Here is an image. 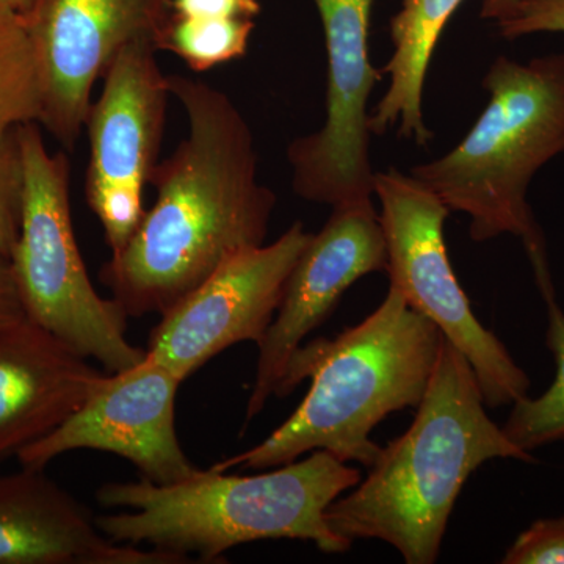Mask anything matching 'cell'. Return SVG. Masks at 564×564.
Here are the masks:
<instances>
[{"mask_svg":"<svg viewBox=\"0 0 564 564\" xmlns=\"http://www.w3.org/2000/svg\"><path fill=\"white\" fill-rule=\"evenodd\" d=\"M188 133L151 177L158 198L101 281L129 318L162 315L237 252L265 243L278 198L258 180L254 135L226 93L174 74Z\"/></svg>","mask_w":564,"mask_h":564,"instance_id":"1","label":"cell"},{"mask_svg":"<svg viewBox=\"0 0 564 564\" xmlns=\"http://www.w3.org/2000/svg\"><path fill=\"white\" fill-rule=\"evenodd\" d=\"M486 408L473 367L444 337L413 423L381 447L364 480L326 508L329 529L351 543L384 541L408 564L436 562L467 478L491 459L533 462Z\"/></svg>","mask_w":564,"mask_h":564,"instance_id":"2","label":"cell"},{"mask_svg":"<svg viewBox=\"0 0 564 564\" xmlns=\"http://www.w3.org/2000/svg\"><path fill=\"white\" fill-rule=\"evenodd\" d=\"M443 339L432 321L389 288L383 303L359 325L336 339L300 347L276 392L289 395L311 378L295 413L261 444L209 469H274L315 451L369 469L381 452L370 434L389 414L419 406Z\"/></svg>","mask_w":564,"mask_h":564,"instance_id":"3","label":"cell"},{"mask_svg":"<svg viewBox=\"0 0 564 564\" xmlns=\"http://www.w3.org/2000/svg\"><path fill=\"white\" fill-rule=\"evenodd\" d=\"M361 481L356 467L326 451L256 475L206 469L174 485L113 481L96 500L122 513L96 518L110 540L215 563L226 552L261 540L311 541L326 554L351 547L326 524L325 513Z\"/></svg>","mask_w":564,"mask_h":564,"instance_id":"4","label":"cell"},{"mask_svg":"<svg viewBox=\"0 0 564 564\" xmlns=\"http://www.w3.org/2000/svg\"><path fill=\"white\" fill-rule=\"evenodd\" d=\"M489 101L473 129L443 158L410 170L451 212L469 217L470 239L519 237L533 273L549 269L530 184L564 151V52L527 63L497 57L484 79Z\"/></svg>","mask_w":564,"mask_h":564,"instance_id":"5","label":"cell"},{"mask_svg":"<svg viewBox=\"0 0 564 564\" xmlns=\"http://www.w3.org/2000/svg\"><path fill=\"white\" fill-rule=\"evenodd\" d=\"M17 133L24 182L10 262L24 313L107 372L131 369L147 350L129 343L128 315L88 276L70 218L68 158L47 151L36 122Z\"/></svg>","mask_w":564,"mask_h":564,"instance_id":"6","label":"cell"},{"mask_svg":"<svg viewBox=\"0 0 564 564\" xmlns=\"http://www.w3.org/2000/svg\"><path fill=\"white\" fill-rule=\"evenodd\" d=\"M391 284L413 310L440 328L473 367L486 406L513 404L529 395L530 378L496 334L475 317L448 261L444 223L448 207L411 174L375 173Z\"/></svg>","mask_w":564,"mask_h":564,"instance_id":"7","label":"cell"},{"mask_svg":"<svg viewBox=\"0 0 564 564\" xmlns=\"http://www.w3.org/2000/svg\"><path fill=\"white\" fill-rule=\"evenodd\" d=\"M158 52L151 39L118 51L85 120L90 139L85 198L101 223L111 254L128 247L143 221V191L159 165L172 93Z\"/></svg>","mask_w":564,"mask_h":564,"instance_id":"8","label":"cell"},{"mask_svg":"<svg viewBox=\"0 0 564 564\" xmlns=\"http://www.w3.org/2000/svg\"><path fill=\"white\" fill-rule=\"evenodd\" d=\"M375 0H314L325 33V122L288 148L293 191L326 206L373 198L369 99L383 73L369 57Z\"/></svg>","mask_w":564,"mask_h":564,"instance_id":"9","label":"cell"},{"mask_svg":"<svg viewBox=\"0 0 564 564\" xmlns=\"http://www.w3.org/2000/svg\"><path fill=\"white\" fill-rule=\"evenodd\" d=\"M311 236L295 221L276 242L234 254L161 315L147 355L185 381L232 345H259Z\"/></svg>","mask_w":564,"mask_h":564,"instance_id":"10","label":"cell"},{"mask_svg":"<svg viewBox=\"0 0 564 564\" xmlns=\"http://www.w3.org/2000/svg\"><path fill=\"white\" fill-rule=\"evenodd\" d=\"M184 381L144 355L137 366L110 373L90 399L54 432L18 452L22 467L44 469L73 451L107 452L128 459L158 485L191 480L202 469L182 451L176 397Z\"/></svg>","mask_w":564,"mask_h":564,"instance_id":"11","label":"cell"},{"mask_svg":"<svg viewBox=\"0 0 564 564\" xmlns=\"http://www.w3.org/2000/svg\"><path fill=\"white\" fill-rule=\"evenodd\" d=\"M170 0H41L31 18L43 82L41 124L73 150L85 128L96 80L117 52L154 40Z\"/></svg>","mask_w":564,"mask_h":564,"instance_id":"12","label":"cell"},{"mask_svg":"<svg viewBox=\"0 0 564 564\" xmlns=\"http://www.w3.org/2000/svg\"><path fill=\"white\" fill-rule=\"evenodd\" d=\"M388 251L373 199L333 207L332 217L293 267L272 325L259 343L254 386L247 404L250 423L276 397L303 340L336 310L344 293L370 273L386 272Z\"/></svg>","mask_w":564,"mask_h":564,"instance_id":"13","label":"cell"},{"mask_svg":"<svg viewBox=\"0 0 564 564\" xmlns=\"http://www.w3.org/2000/svg\"><path fill=\"white\" fill-rule=\"evenodd\" d=\"M109 375L25 317L0 329V459L54 432Z\"/></svg>","mask_w":564,"mask_h":564,"instance_id":"14","label":"cell"},{"mask_svg":"<svg viewBox=\"0 0 564 564\" xmlns=\"http://www.w3.org/2000/svg\"><path fill=\"white\" fill-rule=\"evenodd\" d=\"M169 552L117 543L43 469L0 475V564H184Z\"/></svg>","mask_w":564,"mask_h":564,"instance_id":"15","label":"cell"},{"mask_svg":"<svg viewBox=\"0 0 564 564\" xmlns=\"http://www.w3.org/2000/svg\"><path fill=\"white\" fill-rule=\"evenodd\" d=\"M464 0H403L392 18V57L381 73L389 87L370 110L369 128L375 135L395 129L399 137L426 147L433 133L423 117V91L437 41Z\"/></svg>","mask_w":564,"mask_h":564,"instance_id":"16","label":"cell"},{"mask_svg":"<svg viewBox=\"0 0 564 564\" xmlns=\"http://www.w3.org/2000/svg\"><path fill=\"white\" fill-rule=\"evenodd\" d=\"M43 82L31 22L0 7V131L41 120Z\"/></svg>","mask_w":564,"mask_h":564,"instance_id":"17","label":"cell"},{"mask_svg":"<svg viewBox=\"0 0 564 564\" xmlns=\"http://www.w3.org/2000/svg\"><path fill=\"white\" fill-rule=\"evenodd\" d=\"M540 292L547 306L545 343L555 359V380L543 395H527L511 404L513 410L502 426L505 434L529 454L564 441V311L556 302L554 284Z\"/></svg>","mask_w":564,"mask_h":564,"instance_id":"18","label":"cell"},{"mask_svg":"<svg viewBox=\"0 0 564 564\" xmlns=\"http://www.w3.org/2000/svg\"><path fill=\"white\" fill-rule=\"evenodd\" d=\"M252 20L177 17L170 11L155 36L158 51L172 52L196 73L237 61L247 54Z\"/></svg>","mask_w":564,"mask_h":564,"instance_id":"19","label":"cell"},{"mask_svg":"<svg viewBox=\"0 0 564 564\" xmlns=\"http://www.w3.org/2000/svg\"><path fill=\"white\" fill-rule=\"evenodd\" d=\"M22 158L17 128L0 131V256L10 259L22 209Z\"/></svg>","mask_w":564,"mask_h":564,"instance_id":"20","label":"cell"},{"mask_svg":"<svg viewBox=\"0 0 564 564\" xmlns=\"http://www.w3.org/2000/svg\"><path fill=\"white\" fill-rule=\"evenodd\" d=\"M494 22L505 40L564 33V0H513Z\"/></svg>","mask_w":564,"mask_h":564,"instance_id":"21","label":"cell"},{"mask_svg":"<svg viewBox=\"0 0 564 564\" xmlns=\"http://www.w3.org/2000/svg\"><path fill=\"white\" fill-rule=\"evenodd\" d=\"M505 564H564V516L540 519L505 554Z\"/></svg>","mask_w":564,"mask_h":564,"instance_id":"22","label":"cell"},{"mask_svg":"<svg viewBox=\"0 0 564 564\" xmlns=\"http://www.w3.org/2000/svg\"><path fill=\"white\" fill-rule=\"evenodd\" d=\"M170 10L177 17L254 21L262 7L259 0H170Z\"/></svg>","mask_w":564,"mask_h":564,"instance_id":"23","label":"cell"},{"mask_svg":"<svg viewBox=\"0 0 564 564\" xmlns=\"http://www.w3.org/2000/svg\"><path fill=\"white\" fill-rule=\"evenodd\" d=\"M25 317L10 259L0 256V329Z\"/></svg>","mask_w":564,"mask_h":564,"instance_id":"24","label":"cell"},{"mask_svg":"<svg viewBox=\"0 0 564 564\" xmlns=\"http://www.w3.org/2000/svg\"><path fill=\"white\" fill-rule=\"evenodd\" d=\"M41 0H0V7H6L22 14V17L31 18L39 9Z\"/></svg>","mask_w":564,"mask_h":564,"instance_id":"25","label":"cell"},{"mask_svg":"<svg viewBox=\"0 0 564 564\" xmlns=\"http://www.w3.org/2000/svg\"><path fill=\"white\" fill-rule=\"evenodd\" d=\"M513 0H481V18L496 21Z\"/></svg>","mask_w":564,"mask_h":564,"instance_id":"26","label":"cell"}]
</instances>
